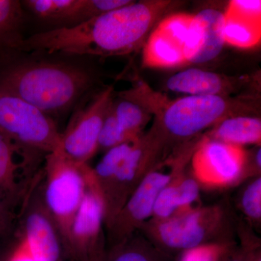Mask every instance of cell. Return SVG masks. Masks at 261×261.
Returning <instances> with one entry per match:
<instances>
[{
    "label": "cell",
    "mask_w": 261,
    "mask_h": 261,
    "mask_svg": "<svg viewBox=\"0 0 261 261\" xmlns=\"http://www.w3.org/2000/svg\"><path fill=\"white\" fill-rule=\"evenodd\" d=\"M177 176L173 178L167 186L165 187L160 192L154 201L152 209V219L165 220L178 214L179 211V202L176 185Z\"/></svg>",
    "instance_id": "obj_23"
},
{
    "label": "cell",
    "mask_w": 261,
    "mask_h": 261,
    "mask_svg": "<svg viewBox=\"0 0 261 261\" xmlns=\"http://www.w3.org/2000/svg\"><path fill=\"white\" fill-rule=\"evenodd\" d=\"M251 103L249 99L227 96L180 98L161 111L152 130L164 146L168 140H188L225 118L245 116L253 111Z\"/></svg>",
    "instance_id": "obj_3"
},
{
    "label": "cell",
    "mask_w": 261,
    "mask_h": 261,
    "mask_svg": "<svg viewBox=\"0 0 261 261\" xmlns=\"http://www.w3.org/2000/svg\"><path fill=\"white\" fill-rule=\"evenodd\" d=\"M104 205L91 171L87 190L72 228L70 261H92L106 255Z\"/></svg>",
    "instance_id": "obj_11"
},
{
    "label": "cell",
    "mask_w": 261,
    "mask_h": 261,
    "mask_svg": "<svg viewBox=\"0 0 261 261\" xmlns=\"http://www.w3.org/2000/svg\"><path fill=\"white\" fill-rule=\"evenodd\" d=\"M142 63L147 68H175L186 64L184 45L157 28L149 36L144 47Z\"/></svg>",
    "instance_id": "obj_17"
},
{
    "label": "cell",
    "mask_w": 261,
    "mask_h": 261,
    "mask_svg": "<svg viewBox=\"0 0 261 261\" xmlns=\"http://www.w3.org/2000/svg\"><path fill=\"white\" fill-rule=\"evenodd\" d=\"M176 185L179 202L178 214L198 208L195 204L200 197V187L195 178L187 177L181 173L176 178Z\"/></svg>",
    "instance_id": "obj_25"
},
{
    "label": "cell",
    "mask_w": 261,
    "mask_h": 261,
    "mask_svg": "<svg viewBox=\"0 0 261 261\" xmlns=\"http://www.w3.org/2000/svg\"><path fill=\"white\" fill-rule=\"evenodd\" d=\"M239 84L234 79L198 68H189L170 77L166 87L172 92L192 96H227Z\"/></svg>",
    "instance_id": "obj_15"
},
{
    "label": "cell",
    "mask_w": 261,
    "mask_h": 261,
    "mask_svg": "<svg viewBox=\"0 0 261 261\" xmlns=\"http://www.w3.org/2000/svg\"><path fill=\"white\" fill-rule=\"evenodd\" d=\"M158 165L147 173L132 192L120 212L106 228L110 246L121 243L137 232L152 215L154 201L160 192L181 173L179 166L173 165L170 170Z\"/></svg>",
    "instance_id": "obj_9"
},
{
    "label": "cell",
    "mask_w": 261,
    "mask_h": 261,
    "mask_svg": "<svg viewBox=\"0 0 261 261\" xmlns=\"http://www.w3.org/2000/svg\"><path fill=\"white\" fill-rule=\"evenodd\" d=\"M0 261H1V259H0Z\"/></svg>",
    "instance_id": "obj_34"
},
{
    "label": "cell",
    "mask_w": 261,
    "mask_h": 261,
    "mask_svg": "<svg viewBox=\"0 0 261 261\" xmlns=\"http://www.w3.org/2000/svg\"><path fill=\"white\" fill-rule=\"evenodd\" d=\"M194 178L210 187H224L242 178L247 165L243 147L207 137L201 141L192 156Z\"/></svg>",
    "instance_id": "obj_10"
},
{
    "label": "cell",
    "mask_w": 261,
    "mask_h": 261,
    "mask_svg": "<svg viewBox=\"0 0 261 261\" xmlns=\"http://www.w3.org/2000/svg\"><path fill=\"white\" fill-rule=\"evenodd\" d=\"M171 5L170 1H133L71 27L25 38L22 51L61 53L82 57L126 56L147 41L149 32Z\"/></svg>",
    "instance_id": "obj_2"
},
{
    "label": "cell",
    "mask_w": 261,
    "mask_h": 261,
    "mask_svg": "<svg viewBox=\"0 0 261 261\" xmlns=\"http://www.w3.org/2000/svg\"><path fill=\"white\" fill-rule=\"evenodd\" d=\"M0 134L14 145L23 162L59 148L61 133L56 120L14 94L0 90Z\"/></svg>",
    "instance_id": "obj_5"
},
{
    "label": "cell",
    "mask_w": 261,
    "mask_h": 261,
    "mask_svg": "<svg viewBox=\"0 0 261 261\" xmlns=\"http://www.w3.org/2000/svg\"><path fill=\"white\" fill-rule=\"evenodd\" d=\"M20 238L34 253L47 261H61L64 255L59 233L43 202L42 191L30 197L24 211Z\"/></svg>",
    "instance_id": "obj_13"
},
{
    "label": "cell",
    "mask_w": 261,
    "mask_h": 261,
    "mask_svg": "<svg viewBox=\"0 0 261 261\" xmlns=\"http://www.w3.org/2000/svg\"><path fill=\"white\" fill-rule=\"evenodd\" d=\"M106 255H104V256L98 257V258L95 259V260L93 261H105V260H106Z\"/></svg>",
    "instance_id": "obj_33"
},
{
    "label": "cell",
    "mask_w": 261,
    "mask_h": 261,
    "mask_svg": "<svg viewBox=\"0 0 261 261\" xmlns=\"http://www.w3.org/2000/svg\"><path fill=\"white\" fill-rule=\"evenodd\" d=\"M219 261H247L243 252H234L229 248L221 255Z\"/></svg>",
    "instance_id": "obj_31"
},
{
    "label": "cell",
    "mask_w": 261,
    "mask_h": 261,
    "mask_svg": "<svg viewBox=\"0 0 261 261\" xmlns=\"http://www.w3.org/2000/svg\"><path fill=\"white\" fill-rule=\"evenodd\" d=\"M132 3L130 0H23L25 11L49 31L71 28Z\"/></svg>",
    "instance_id": "obj_12"
},
{
    "label": "cell",
    "mask_w": 261,
    "mask_h": 261,
    "mask_svg": "<svg viewBox=\"0 0 261 261\" xmlns=\"http://www.w3.org/2000/svg\"><path fill=\"white\" fill-rule=\"evenodd\" d=\"M111 106L112 103L108 108L107 114L103 122L98 141V150L102 149L107 151L116 146L130 142L118 126Z\"/></svg>",
    "instance_id": "obj_24"
},
{
    "label": "cell",
    "mask_w": 261,
    "mask_h": 261,
    "mask_svg": "<svg viewBox=\"0 0 261 261\" xmlns=\"http://www.w3.org/2000/svg\"><path fill=\"white\" fill-rule=\"evenodd\" d=\"M87 57L19 51L0 59V90L56 119L69 112L97 82Z\"/></svg>",
    "instance_id": "obj_1"
},
{
    "label": "cell",
    "mask_w": 261,
    "mask_h": 261,
    "mask_svg": "<svg viewBox=\"0 0 261 261\" xmlns=\"http://www.w3.org/2000/svg\"><path fill=\"white\" fill-rule=\"evenodd\" d=\"M25 10L19 0H0V59L21 51Z\"/></svg>",
    "instance_id": "obj_16"
},
{
    "label": "cell",
    "mask_w": 261,
    "mask_h": 261,
    "mask_svg": "<svg viewBox=\"0 0 261 261\" xmlns=\"http://www.w3.org/2000/svg\"><path fill=\"white\" fill-rule=\"evenodd\" d=\"M260 157H261V149L259 148L257 149L256 154H255V164H256L257 168L259 169H260L261 167V161H260Z\"/></svg>",
    "instance_id": "obj_32"
},
{
    "label": "cell",
    "mask_w": 261,
    "mask_h": 261,
    "mask_svg": "<svg viewBox=\"0 0 261 261\" xmlns=\"http://www.w3.org/2000/svg\"><path fill=\"white\" fill-rule=\"evenodd\" d=\"M242 208L247 217L255 221L261 218V178L247 185L242 197Z\"/></svg>",
    "instance_id": "obj_26"
},
{
    "label": "cell",
    "mask_w": 261,
    "mask_h": 261,
    "mask_svg": "<svg viewBox=\"0 0 261 261\" xmlns=\"http://www.w3.org/2000/svg\"><path fill=\"white\" fill-rule=\"evenodd\" d=\"M111 107L118 126L128 141L137 140L142 135L141 132L148 121L147 108L121 94L118 99H113Z\"/></svg>",
    "instance_id": "obj_20"
},
{
    "label": "cell",
    "mask_w": 261,
    "mask_h": 261,
    "mask_svg": "<svg viewBox=\"0 0 261 261\" xmlns=\"http://www.w3.org/2000/svg\"><path fill=\"white\" fill-rule=\"evenodd\" d=\"M224 42L239 48H251L260 42L261 20L224 13Z\"/></svg>",
    "instance_id": "obj_21"
},
{
    "label": "cell",
    "mask_w": 261,
    "mask_h": 261,
    "mask_svg": "<svg viewBox=\"0 0 261 261\" xmlns=\"http://www.w3.org/2000/svg\"><path fill=\"white\" fill-rule=\"evenodd\" d=\"M224 13L207 8L193 15L184 56L187 63H203L219 56L224 45Z\"/></svg>",
    "instance_id": "obj_14"
},
{
    "label": "cell",
    "mask_w": 261,
    "mask_h": 261,
    "mask_svg": "<svg viewBox=\"0 0 261 261\" xmlns=\"http://www.w3.org/2000/svg\"><path fill=\"white\" fill-rule=\"evenodd\" d=\"M13 201L0 192V241L13 236L15 230V216L12 203Z\"/></svg>",
    "instance_id": "obj_28"
},
{
    "label": "cell",
    "mask_w": 261,
    "mask_h": 261,
    "mask_svg": "<svg viewBox=\"0 0 261 261\" xmlns=\"http://www.w3.org/2000/svg\"><path fill=\"white\" fill-rule=\"evenodd\" d=\"M226 13L254 19H261L260 0H233L228 4Z\"/></svg>",
    "instance_id": "obj_29"
},
{
    "label": "cell",
    "mask_w": 261,
    "mask_h": 261,
    "mask_svg": "<svg viewBox=\"0 0 261 261\" xmlns=\"http://www.w3.org/2000/svg\"><path fill=\"white\" fill-rule=\"evenodd\" d=\"M16 154L18 152L14 145L0 134V192L13 201L21 191L17 178L20 166L15 160Z\"/></svg>",
    "instance_id": "obj_22"
},
{
    "label": "cell",
    "mask_w": 261,
    "mask_h": 261,
    "mask_svg": "<svg viewBox=\"0 0 261 261\" xmlns=\"http://www.w3.org/2000/svg\"><path fill=\"white\" fill-rule=\"evenodd\" d=\"M164 149L152 132L141 135L117 170L114 176L99 190L104 205L105 226L107 228L126 203L146 175L160 163Z\"/></svg>",
    "instance_id": "obj_7"
},
{
    "label": "cell",
    "mask_w": 261,
    "mask_h": 261,
    "mask_svg": "<svg viewBox=\"0 0 261 261\" xmlns=\"http://www.w3.org/2000/svg\"><path fill=\"white\" fill-rule=\"evenodd\" d=\"M43 202L54 222L67 257L73 222L87 190L92 167L70 161L57 149L45 158Z\"/></svg>",
    "instance_id": "obj_4"
},
{
    "label": "cell",
    "mask_w": 261,
    "mask_h": 261,
    "mask_svg": "<svg viewBox=\"0 0 261 261\" xmlns=\"http://www.w3.org/2000/svg\"><path fill=\"white\" fill-rule=\"evenodd\" d=\"M136 233L111 246L106 252L105 261H173L172 256L160 250L147 238L137 236Z\"/></svg>",
    "instance_id": "obj_19"
},
{
    "label": "cell",
    "mask_w": 261,
    "mask_h": 261,
    "mask_svg": "<svg viewBox=\"0 0 261 261\" xmlns=\"http://www.w3.org/2000/svg\"><path fill=\"white\" fill-rule=\"evenodd\" d=\"M113 99V87H106L89 103L79 108L61 133L58 150L78 164H88L98 150V141L108 108Z\"/></svg>",
    "instance_id": "obj_8"
},
{
    "label": "cell",
    "mask_w": 261,
    "mask_h": 261,
    "mask_svg": "<svg viewBox=\"0 0 261 261\" xmlns=\"http://www.w3.org/2000/svg\"><path fill=\"white\" fill-rule=\"evenodd\" d=\"M219 207H198L165 220H151L142 225L147 240L160 250L173 256L200 245L211 244L224 227Z\"/></svg>",
    "instance_id": "obj_6"
},
{
    "label": "cell",
    "mask_w": 261,
    "mask_h": 261,
    "mask_svg": "<svg viewBox=\"0 0 261 261\" xmlns=\"http://www.w3.org/2000/svg\"><path fill=\"white\" fill-rule=\"evenodd\" d=\"M225 243H211L194 247L181 253L178 261H219L228 249Z\"/></svg>",
    "instance_id": "obj_27"
},
{
    "label": "cell",
    "mask_w": 261,
    "mask_h": 261,
    "mask_svg": "<svg viewBox=\"0 0 261 261\" xmlns=\"http://www.w3.org/2000/svg\"><path fill=\"white\" fill-rule=\"evenodd\" d=\"M211 138L243 147L260 145L261 121L257 117L236 116L225 118L216 125Z\"/></svg>",
    "instance_id": "obj_18"
},
{
    "label": "cell",
    "mask_w": 261,
    "mask_h": 261,
    "mask_svg": "<svg viewBox=\"0 0 261 261\" xmlns=\"http://www.w3.org/2000/svg\"><path fill=\"white\" fill-rule=\"evenodd\" d=\"M5 261H47L31 250L28 244L20 238Z\"/></svg>",
    "instance_id": "obj_30"
}]
</instances>
